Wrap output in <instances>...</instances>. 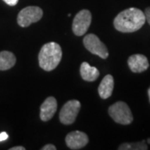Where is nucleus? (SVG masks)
I'll return each mask as SVG.
<instances>
[{"label":"nucleus","instance_id":"nucleus-1","mask_svg":"<svg viewBox=\"0 0 150 150\" xmlns=\"http://www.w3.org/2000/svg\"><path fill=\"white\" fill-rule=\"evenodd\" d=\"M146 22L144 13L137 8H129L115 17L113 26L119 32L128 33L139 30Z\"/></svg>","mask_w":150,"mask_h":150},{"label":"nucleus","instance_id":"nucleus-2","mask_svg":"<svg viewBox=\"0 0 150 150\" xmlns=\"http://www.w3.org/2000/svg\"><path fill=\"white\" fill-rule=\"evenodd\" d=\"M62 48L55 42L44 44L38 54V63L41 69L45 71H52L57 68L62 59Z\"/></svg>","mask_w":150,"mask_h":150},{"label":"nucleus","instance_id":"nucleus-3","mask_svg":"<svg viewBox=\"0 0 150 150\" xmlns=\"http://www.w3.org/2000/svg\"><path fill=\"white\" fill-rule=\"evenodd\" d=\"M108 114L114 122L123 125H129L134 120L129 105L123 101H118L111 105L108 108Z\"/></svg>","mask_w":150,"mask_h":150},{"label":"nucleus","instance_id":"nucleus-4","mask_svg":"<svg viewBox=\"0 0 150 150\" xmlns=\"http://www.w3.org/2000/svg\"><path fill=\"white\" fill-rule=\"evenodd\" d=\"M43 12L41 8L37 6H28L23 8L18 14V24L23 28L28 27L33 23L38 22L43 17Z\"/></svg>","mask_w":150,"mask_h":150},{"label":"nucleus","instance_id":"nucleus-5","mask_svg":"<svg viewBox=\"0 0 150 150\" xmlns=\"http://www.w3.org/2000/svg\"><path fill=\"white\" fill-rule=\"evenodd\" d=\"M83 45L91 54L98 55L103 59H106L108 57V51L105 44L95 34H88L83 38Z\"/></svg>","mask_w":150,"mask_h":150},{"label":"nucleus","instance_id":"nucleus-6","mask_svg":"<svg viewBox=\"0 0 150 150\" xmlns=\"http://www.w3.org/2000/svg\"><path fill=\"white\" fill-rule=\"evenodd\" d=\"M92 22V14L90 11L88 9H83L79 11L75 15L72 29L75 35L83 36L88 31V28L90 27Z\"/></svg>","mask_w":150,"mask_h":150},{"label":"nucleus","instance_id":"nucleus-7","mask_svg":"<svg viewBox=\"0 0 150 150\" xmlns=\"http://www.w3.org/2000/svg\"><path fill=\"white\" fill-rule=\"evenodd\" d=\"M81 108V103L78 100H69L63 106L59 112V120L64 125L74 123Z\"/></svg>","mask_w":150,"mask_h":150},{"label":"nucleus","instance_id":"nucleus-8","mask_svg":"<svg viewBox=\"0 0 150 150\" xmlns=\"http://www.w3.org/2000/svg\"><path fill=\"white\" fill-rule=\"evenodd\" d=\"M65 143L70 149L78 150L85 147L88 143V135L81 131H74L65 138Z\"/></svg>","mask_w":150,"mask_h":150},{"label":"nucleus","instance_id":"nucleus-9","mask_svg":"<svg viewBox=\"0 0 150 150\" xmlns=\"http://www.w3.org/2000/svg\"><path fill=\"white\" fill-rule=\"evenodd\" d=\"M128 64L130 70L135 74L144 72L149 67V63L147 57L144 54H139L131 55L128 59Z\"/></svg>","mask_w":150,"mask_h":150},{"label":"nucleus","instance_id":"nucleus-10","mask_svg":"<svg viewBox=\"0 0 150 150\" xmlns=\"http://www.w3.org/2000/svg\"><path fill=\"white\" fill-rule=\"evenodd\" d=\"M58 108V103L54 97H48L40 107V118L47 122L53 118Z\"/></svg>","mask_w":150,"mask_h":150},{"label":"nucleus","instance_id":"nucleus-11","mask_svg":"<svg viewBox=\"0 0 150 150\" xmlns=\"http://www.w3.org/2000/svg\"><path fill=\"white\" fill-rule=\"evenodd\" d=\"M114 87V80L112 75L107 74L101 81L98 86V94L103 99H107L112 95V90Z\"/></svg>","mask_w":150,"mask_h":150},{"label":"nucleus","instance_id":"nucleus-12","mask_svg":"<svg viewBox=\"0 0 150 150\" xmlns=\"http://www.w3.org/2000/svg\"><path fill=\"white\" fill-rule=\"evenodd\" d=\"M80 75L83 80L93 82L98 78L99 71L95 67L90 66L88 63L83 62L80 66Z\"/></svg>","mask_w":150,"mask_h":150},{"label":"nucleus","instance_id":"nucleus-13","mask_svg":"<svg viewBox=\"0 0 150 150\" xmlns=\"http://www.w3.org/2000/svg\"><path fill=\"white\" fill-rule=\"evenodd\" d=\"M16 64V57L12 52H0V71H5L12 69Z\"/></svg>","mask_w":150,"mask_h":150},{"label":"nucleus","instance_id":"nucleus-14","mask_svg":"<svg viewBox=\"0 0 150 150\" xmlns=\"http://www.w3.org/2000/svg\"><path fill=\"white\" fill-rule=\"evenodd\" d=\"M118 150H147L148 149V145L146 144V141L143 140L141 142L137 143H125L121 144L118 147Z\"/></svg>","mask_w":150,"mask_h":150},{"label":"nucleus","instance_id":"nucleus-15","mask_svg":"<svg viewBox=\"0 0 150 150\" xmlns=\"http://www.w3.org/2000/svg\"><path fill=\"white\" fill-rule=\"evenodd\" d=\"M145 18H146V21L149 23V24L150 25V7L147 8L144 11Z\"/></svg>","mask_w":150,"mask_h":150},{"label":"nucleus","instance_id":"nucleus-16","mask_svg":"<svg viewBox=\"0 0 150 150\" xmlns=\"http://www.w3.org/2000/svg\"><path fill=\"white\" fill-rule=\"evenodd\" d=\"M42 150H56V147L54 144H46L41 149Z\"/></svg>","mask_w":150,"mask_h":150},{"label":"nucleus","instance_id":"nucleus-17","mask_svg":"<svg viewBox=\"0 0 150 150\" xmlns=\"http://www.w3.org/2000/svg\"><path fill=\"white\" fill-rule=\"evenodd\" d=\"M4 2L6 3L9 6H15L18 3V0H4Z\"/></svg>","mask_w":150,"mask_h":150},{"label":"nucleus","instance_id":"nucleus-18","mask_svg":"<svg viewBox=\"0 0 150 150\" xmlns=\"http://www.w3.org/2000/svg\"><path fill=\"white\" fill-rule=\"evenodd\" d=\"M8 139V135L5 132H3L0 134V142H3V141H5L6 139Z\"/></svg>","mask_w":150,"mask_h":150},{"label":"nucleus","instance_id":"nucleus-19","mask_svg":"<svg viewBox=\"0 0 150 150\" xmlns=\"http://www.w3.org/2000/svg\"><path fill=\"white\" fill-rule=\"evenodd\" d=\"M9 150H25V148L23 146H16V147H13Z\"/></svg>","mask_w":150,"mask_h":150},{"label":"nucleus","instance_id":"nucleus-20","mask_svg":"<svg viewBox=\"0 0 150 150\" xmlns=\"http://www.w3.org/2000/svg\"><path fill=\"white\" fill-rule=\"evenodd\" d=\"M148 95H149V103H150V87L148 89Z\"/></svg>","mask_w":150,"mask_h":150},{"label":"nucleus","instance_id":"nucleus-21","mask_svg":"<svg viewBox=\"0 0 150 150\" xmlns=\"http://www.w3.org/2000/svg\"><path fill=\"white\" fill-rule=\"evenodd\" d=\"M148 143H149V144H150V139H148Z\"/></svg>","mask_w":150,"mask_h":150}]
</instances>
